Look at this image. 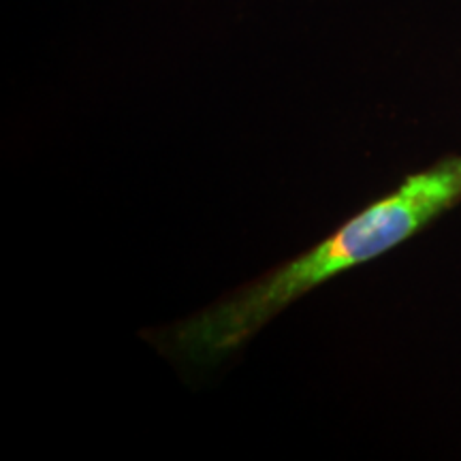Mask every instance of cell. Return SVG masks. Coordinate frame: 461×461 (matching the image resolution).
Segmentation results:
<instances>
[{
  "instance_id": "cell-1",
  "label": "cell",
  "mask_w": 461,
  "mask_h": 461,
  "mask_svg": "<svg viewBox=\"0 0 461 461\" xmlns=\"http://www.w3.org/2000/svg\"><path fill=\"white\" fill-rule=\"evenodd\" d=\"M459 197L461 157L411 176L395 193L366 207L312 250L177 322L167 331V348L190 363L222 359L303 293L402 244Z\"/></svg>"
}]
</instances>
